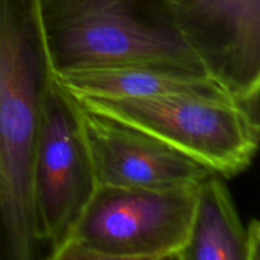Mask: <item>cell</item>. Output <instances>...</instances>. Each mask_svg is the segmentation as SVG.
Returning <instances> with one entry per match:
<instances>
[{
  "mask_svg": "<svg viewBox=\"0 0 260 260\" xmlns=\"http://www.w3.org/2000/svg\"><path fill=\"white\" fill-rule=\"evenodd\" d=\"M73 96L85 108L150 135L226 179L245 172L258 151L259 112L235 101Z\"/></svg>",
  "mask_w": 260,
  "mask_h": 260,
  "instance_id": "3",
  "label": "cell"
},
{
  "mask_svg": "<svg viewBox=\"0 0 260 260\" xmlns=\"http://www.w3.org/2000/svg\"><path fill=\"white\" fill-rule=\"evenodd\" d=\"M259 259V222L244 223L222 178L210 175L198 184L189 235L175 260Z\"/></svg>",
  "mask_w": 260,
  "mask_h": 260,
  "instance_id": "9",
  "label": "cell"
},
{
  "mask_svg": "<svg viewBox=\"0 0 260 260\" xmlns=\"http://www.w3.org/2000/svg\"><path fill=\"white\" fill-rule=\"evenodd\" d=\"M37 7L53 76L134 63L207 74L167 0H37Z\"/></svg>",
  "mask_w": 260,
  "mask_h": 260,
  "instance_id": "2",
  "label": "cell"
},
{
  "mask_svg": "<svg viewBox=\"0 0 260 260\" xmlns=\"http://www.w3.org/2000/svg\"><path fill=\"white\" fill-rule=\"evenodd\" d=\"M197 187H96L51 260H175L189 235Z\"/></svg>",
  "mask_w": 260,
  "mask_h": 260,
  "instance_id": "4",
  "label": "cell"
},
{
  "mask_svg": "<svg viewBox=\"0 0 260 260\" xmlns=\"http://www.w3.org/2000/svg\"><path fill=\"white\" fill-rule=\"evenodd\" d=\"M55 80L37 0H0V226L8 256L40 249L30 198V160L45 94Z\"/></svg>",
  "mask_w": 260,
  "mask_h": 260,
  "instance_id": "1",
  "label": "cell"
},
{
  "mask_svg": "<svg viewBox=\"0 0 260 260\" xmlns=\"http://www.w3.org/2000/svg\"><path fill=\"white\" fill-rule=\"evenodd\" d=\"M96 189L73 95L56 80L45 94L30 160V198L47 258L63 245Z\"/></svg>",
  "mask_w": 260,
  "mask_h": 260,
  "instance_id": "5",
  "label": "cell"
},
{
  "mask_svg": "<svg viewBox=\"0 0 260 260\" xmlns=\"http://www.w3.org/2000/svg\"><path fill=\"white\" fill-rule=\"evenodd\" d=\"M175 25L206 73L258 111L260 0H167Z\"/></svg>",
  "mask_w": 260,
  "mask_h": 260,
  "instance_id": "6",
  "label": "cell"
},
{
  "mask_svg": "<svg viewBox=\"0 0 260 260\" xmlns=\"http://www.w3.org/2000/svg\"><path fill=\"white\" fill-rule=\"evenodd\" d=\"M55 80L73 95L99 98L188 95L234 101L207 74L164 63H134L79 71L55 76Z\"/></svg>",
  "mask_w": 260,
  "mask_h": 260,
  "instance_id": "8",
  "label": "cell"
},
{
  "mask_svg": "<svg viewBox=\"0 0 260 260\" xmlns=\"http://www.w3.org/2000/svg\"><path fill=\"white\" fill-rule=\"evenodd\" d=\"M75 103L96 187L173 189L213 174L150 135Z\"/></svg>",
  "mask_w": 260,
  "mask_h": 260,
  "instance_id": "7",
  "label": "cell"
}]
</instances>
